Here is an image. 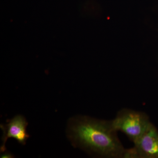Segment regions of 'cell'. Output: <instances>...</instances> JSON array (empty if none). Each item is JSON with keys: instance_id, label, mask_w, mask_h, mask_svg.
<instances>
[{"instance_id": "obj_4", "label": "cell", "mask_w": 158, "mask_h": 158, "mask_svg": "<svg viewBox=\"0 0 158 158\" xmlns=\"http://www.w3.org/2000/svg\"><path fill=\"white\" fill-rule=\"evenodd\" d=\"M27 125L26 118L21 115L15 116L7 124H1L0 127L3 131L2 144L0 148L1 152L6 151V144L8 138H15L19 144H26V141L30 137L27 131Z\"/></svg>"}, {"instance_id": "obj_2", "label": "cell", "mask_w": 158, "mask_h": 158, "mask_svg": "<svg viewBox=\"0 0 158 158\" xmlns=\"http://www.w3.org/2000/svg\"><path fill=\"white\" fill-rule=\"evenodd\" d=\"M111 121L115 131L124 133L133 143L143 135L152 123L144 112L130 109L118 111Z\"/></svg>"}, {"instance_id": "obj_5", "label": "cell", "mask_w": 158, "mask_h": 158, "mask_svg": "<svg viewBox=\"0 0 158 158\" xmlns=\"http://www.w3.org/2000/svg\"><path fill=\"white\" fill-rule=\"evenodd\" d=\"M1 157L11 158L13 157V156H12V155L10 153L6 152L4 153L2 155H1Z\"/></svg>"}, {"instance_id": "obj_3", "label": "cell", "mask_w": 158, "mask_h": 158, "mask_svg": "<svg viewBox=\"0 0 158 158\" xmlns=\"http://www.w3.org/2000/svg\"><path fill=\"white\" fill-rule=\"evenodd\" d=\"M134 144L126 149L124 158H158V131L152 123Z\"/></svg>"}, {"instance_id": "obj_1", "label": "cell", "mask_w": 158, "mask_h": 158, "mask_svg": "<svg viewBox=\"0 0 158 158\" xmlns=\"http://www.w3.org/2000/svg\"><path fill=\"white\" fill-rule=\"evenodd\" d=\"M67 136L74 146L89 154L103 158L124 157L126 149L111 120L75 116L69 123Z\"/></svg>"}]
</instances>
